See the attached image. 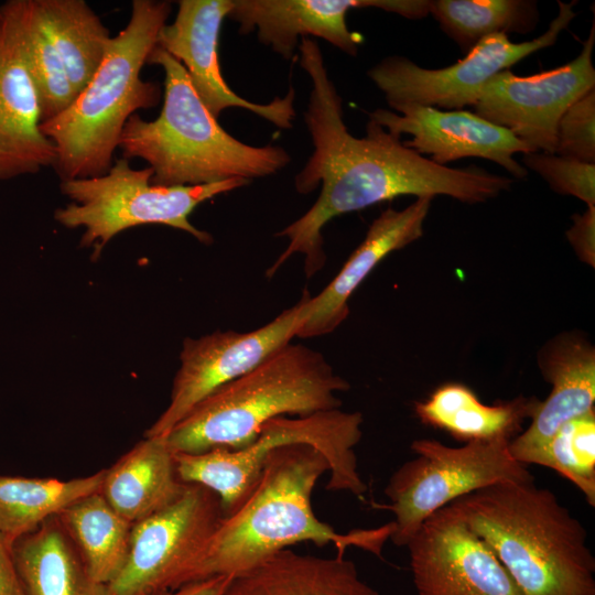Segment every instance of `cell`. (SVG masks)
Wrapping results in <instances>:
<instances>
[{
    "label": "cell",
    "mask_w": 595,
    "mask_h": 595,
    "mask_svg": "<svg viewBox=\"0 0 595 595\" xmlns=\"http://www.w3.org/2000/svg\"><path fill=\"white\" fill-rule=\"evenodd\" d=\"M224 513L208 488L188 484L162 510L132 524L127 560L109 584L113 595H158L187 584L196 555Z\"/></svg>",
    "instance_id": "9"
},
{
    "label": "cell",
    "mask_w": 595,
    "mask_h": 595,
    "mask_svg": "<svg viewBox=\"0 0 595 595\" xmlns=\"http://www.w3.org/2000/svg\"><path fill=\"white\" fill-rule=\"evenodd\" d=\"M528 464L552 468L574 484L595 506V411L564 423L531 454Z\"/></svg>",
    "instance_id": "28"
},
{
    "label": "cell",
    "mask_w": 595,
    "mask_h": 595,
    "mask_svg": "<svg viewBox=\"0 0 595 595\" xmlns=\"http://www.w3.org/2000/svg\"><path fill=\"white\" fill-rule=\"evenodd\" d=\"M418 595H522L493 550L445 506L405 545Z\"/></svg>",
    "instance_id": "12"
},
{
    "label": "cell",
    "mask_w": 595,
    "mask_h": 595,
    "mask_svg": "<svg viewBox=\"0 0 595 595\" xmlns=\"http://www.w3.org/2000/svg\"><path fill=\"white\" fill-rule=\"evenodd\" d=\"M230 575H216L158 595H220Z\"/></svg>",
    "instance_id": "33"
},
{
    "label": "cell",
    "mask_w": 595,
    "mask_h": 595,
    "mask_svg": "<svg viewBox=\"0 0 595 595\" xmlns=\"http://www.w3.org/2000/svg\"><path fill=\"white\" fill-rule=\"evenodd\" d=\"M554 153L595 163V89L573 102L560 118Z\"/></svg>",
    "instance_id": "30"
},
{
    "label": "cell",
    "mask_w": 595,
    "mask_h": 595,
    "mask_svg": "<svg viewBox=\"0 0 595 595\" xmlns=\"http://www.w3.org/2000/svg\"><path fill=\"white\" fill-rule=\"evenodd\" d=\"M430 13L465 54L489 35L530 33L540 18L532 0H436Z\"/></svg>",
    "instance_id": "26"
},
{
    "label": "cell",
    "mask_w": 595,
    "mask_h": 595,
    "mask_svg": "<svg viewBox=\"0 0 595 595\" xmlns=\"http://www.w3.org/2000/svg\"><path fill=\"white\" fill-rule=\"evenodd\" d=\"M388 110L369 112L374 120L396 137L411 136L403 144L433 162L445 165L463 158L493 161L516 178L528 170L516 159L517 153L533 152L507 129L467 110H442L416 104H402Z\"/></svg>",
    "instance_id": "15"
},
{
    "label": "cell",
    "mask_w": 595,
    "mask_h": 595,
    "mask_svg": "<svg viewBox=\"0 0 595 595\" xmlns=\"http://www.w3.org/2000/svg\"><path fill=\"white\" fill-rule=\"evenodd\" d=\"M102 476L104 469L67 480L0 475V539L12 548L77 499L99 491Z\"/></svg>",
    "instance_id": "24"
},
{
    "label": "cell",
    "mask_w": 595,
    "mask_h": 595,
    "mask_svg": "<svg viewBox=\"0 0 595 595\" xmlns=\"http://www.w3.org/2000/svg\"><path fill=\"white\" fill-rule=\"evenodd\" d=\"M56 518L90 576L109 585L127 560L132 523L122 518L99 491L77 499Z\"/></svg>",
    "instance_id": "23"
},
{
    "label": "cell",
    "mask_w": 595,
    "mask_h": 595,
    "mask_svg": "<svg viewBox=\"0 0 595 595\" xmlns=\"http://www.w3.org/2000/svg\"><path fill=\"white\" fill-rule=\"evenodd\" d=\"M523 166L539 174L556 193L572 195L595 206V163L533 151L522 156Z\"/></svg>",
    "instance_id": "29"
},
{
    "label": "cell",
    "mask_w": 595,
    "mask_h": 595,
    "mask_svg": "<svg viewBox=\"0 0 595 595\" xmlns=\"http://www.w3.org/2000/svg\"><path fill=\"white\" fill-rule=\"evenodd\" d=\"M433 197L423 196L401 210L388 208L369 226L336 277L315 296L302 295L301 325L296 336L317 337L334 332L348 316V300L376 266L390 252L418 240Z\"/></svg>",
    "instance_id": "17"
},
{
    "label": "cell",
    "mask_w": 595,
    "mask_h": 595,
    "mask_svg": "<svg viewBox=\"0 0 595 595\" xmlns=\"http://www.w3.org/2000/svg\"><path fill=\"white\" fill-rule=\"evenodd\" d=\"M300 64L312 89L304 111L313 152L295 175L298 193L309 194L322 184L312 207L277 236L288 247L267 270L272 275L294 253L304 256L307 279L325 264L322 229L333 218L360 210L401 195H446L476 204L496 198L511 188L513 180L478 166L455 169L440 165L405 147L399 137L369 119L366 134L349 133L342 98L328 77L318 43L301 37Z\"/></svg>",
    "instance_id": "1"
},
{
    "label": "cell",
    "mask_w": 595,
    "mask_h": 595,
    "mask_svg": "<svg viewBox=\"0 0 595 595\" xmlns=\"http://www.w3.org/2000/svg\"><path fill=\"white\" fill-rule=\"evenodd\" d=\"M12 3L37 94L42 125L62 113L76 94L35 0H12Z\"/></svg>",
    "instance_id": "27"
},
{
    "label": "cell",
    "mask_w": 595,
    "mask_h": 595,
    "mask_svg": "<svg viewBox=\"0 0 595 595\" xmlns=\"http://www.w3.org/2000/svg\"><path fill=\"white\" fill-rule=\"evenodd\" d=\"M152 175L151 167L133 169L121 158L102 175L62 180L61 191L73 202L56 209L55 219L67 228H85L80 244L94 247L96 253L119 232L142 225H165L210 244V234L196 228L190 215L201 203L249 182L234 177L202 185L162 186L151 182Z\"/></svg>",
    "instance_id": "6"
},
{
    "label": "cell",
    "mask_w": 595,
    "mask_h": 595,
    "mask_svg": "<svg viewBox=\"0 0 595 595\" xmlns=\"http://www.w3.org/2000/svg\"><path fill=\"white\" fill-rule=\"evenodd\" d=\"M537 399L517 397L494 405L483 403L462 383H446L428 400L414 404L415 414L424 423L468 442L511 441L530 418Z\"/></svg>",
    "instance_id": "22"
},
{
    "label": "cell",
    "mask_w": 595,
    "mask_h": 595,
    "mask_svg": "<svg viewBox=\"0 0 595 595\" xmlns=\"http://www.w3.org/2000/svg\"><path fill=\"white\" fill-rule=\"evenodd\" d=\"M188 484L176 472L175 453L164 436H144L109 468L99 493L132 524L177 500Z\"/></svg>",
    "instance_id": "20"
},
{
    "label": "cell",
    "mask_w": 595,
    "mask_h": 595,
    "mask_svg": "<svg viewBox=\"0 0 595 595\" xmlns=\"http://www.w3.org/2000/svg\"><path fill=\"white\" fill-rule=\"evenodd\" d=\"M170 13L169 1L133 0L127 25L111 37L87 86L62 113L41 125L54 144V169L62 180L107 173L128 119L158 104L160 87L143 80L141 69Z\"/></svg>",
    "instance_id": "4"
},
{
    "label": "cell",
    "mask_w": 595,
    "mask_h": 595,
    "mask_svg": "<svg viewBox=\"0 0 595 595\" xmlns=\"http://www.w3.org/2000/svg\"><path fill=\"white\" fill-rule=\"evenodd\" d=\"M25 595H113L95 581L56 517L12 545Z\"/></svg>",
    "instance_id": "21"
},
{
    "label": "cell",
    "mask_w": 595,
    "mask_h": 595,
    "mask_svg": "<svg viewBox=\"0 0 595 595\" xmlns=\"http://www.w3.org/2000/svg\"><path fill=\"white\" fill-rule=\"evenodd\" d=\"M575 1H558L559 11L540 36L513 43L506 34L478 42L464 58L436 69L424 68L404 56L382 58L368 77L383 93L390 108L402 104L462 110L474 106L484 86L498 73L527 56L552 46L576 15Z\"/></svg>",
    "instance_id": "8"
},
{
    "label": "cell",
    "mask_w": 595,
    "mask_h": 595,
    "mask_svg": "<svg viewBox=\"0 0 595 595\" xmlns=\"http://www.w3.org/2000/svg\"><path fill=\"white\" fill-rule=\"evenodd\" d=\"M302 300L266 325L250 331H217L187 338L180 355L170 402L144 436H165L199 401L263 363L296 337Z\"/></svg>",
    "instance_id": "11"
},
{
    "label": "cell",
    "mask_w": 595,
    "mask_h": 595,
    "mask_svg": "<svg viewBox=\"0 0 595 595\" xmlns=\"http://www.w3.org/2000/svg\"><path fill=\"white\" fill-rule=\"evenodd\" d=\"M0 595H25L12 548L0 539Z\"/></svg>",
    "instance_id": "32"
},
{
    "label": "cell",
    "mask_w": 595,
    "mask_h": 595,
    "mask_svg": "<svg viewBox=\"0 0 595 595\" xmlns=\"http://www.w3.org/2000/svg\"><path fill=\"white\" fill-rule=\"evenodd\" d=\"M220 595H379L355 563L281 550L229 577Z\"/></svg>",
    "instance_id": "19"
},
{
    "label": "cell",
    "mask_w": 595,
    "mask_h": 595,
    "mask_svg": "<svg viewBox=\"0 0 595 595\" xmlns=\"http://www.w3.org/2000/svg\"><path fill=\"white\" fill-rule=\"evenodd\" d=\"M508 440L451 447L433 439L414 440L416 457L402 464L383 490L389 502L376 508L393 515L390 539L405 547L423 521L457 498L500 482H533L509 453Z\"/></svg>",
    "instance_id": "7"
},
{
    "label": "cell",
    "mask_w": 595,
    "mask_h": 595,
    "mask_svg": "<svg viewBox=\"0 0 595 595\" xmlns=\"http://www.w3.org/2000/svg\"><path fill=\"white\" fill-rule=\"evenodd\" d=\"M349 388L321 353L289 343L199 401L164 437L174 453L242 448L275 418L340 408L337 393Z\"/></svg>",
    "instance_id": "5"
},
{
    "label": "cell",
    "mask_w": 595,
    "mask_h": 595,
    "mask_svg": "<svg viewBox=\"0 0 595 595\" xmlns=\"http://www.w3.org/2000/svg\"><path fill=\"white\" fill-rule=\"evenodd\" d=\"M12 0L0 4V181L54 166Z\"/></svg>",
    "instance_id": "16"
},
{
    "label": "cell",
    "mask_w": 595,
    "mask_h": 595,
    "mask_svg": "<svg viewBox=\"0 0 595 595\" xmlns=\"http://www.w3.org/2000/svg\"><path fill=\"white\" fill-rule=\"evenodd\" d=\"M147 64L164 71V101L151 121L132 115L123 127L122 158L149 163L151 182L162 186L202 185L271 175L291 162L279 145L253 147L229 134L203 104L184 66L156 46Z\"/></svg>",
    "instance_id": "3"
},
{
    "label": "cell",
    "mask_w": 595,
    "mask_h": 595,
    "mask_svg": "<svg viewBox=\"0 0 595 595\" xmlns=\"http://www.w3.org/2000/svg\"><path fill=\"white\" fill-rule=\"evenodd\" d=\"M539 364L551 392L544 401H536L529 428L508 446L512 458L523 465L564 423L594 411L595 350L586 340L573 336L553 340Z\"/></svg>",
    "instance_id": "18"
},
{
    "label": "cell",
    "mask_w": 595,
    "mask_h": 595,
    "mask_svg": "<svg viewBox=\"0 0 595 595\" xmlns=\"http://www.w3.org/2000/svg\"><path fill=\"white\" fill-rule=\"evenodd\" d=\"M595 23L582 51L571 62L534 75L502 71L484 86L473 106L475 113L502 127L532 151L554 153L555 133L565 110L595 89L593 50Z\"/></svg>",
    "instance_id": "10"
},
{
    "label": "cell",
    "mask_w": 595,
    "mask_h": 595,
    "mask_svg": "<svg viewBox=\"0 0 595 595\" xmlns=\"http://www.w3.org/2000/svg\"><path fill=\"white\" fill-rule=\"evenodd\" d=\"M377 8L408 19L430 12L426 0H232L228 13L239 33L257 31L258 40L285 60L294 55L299 37H320L356 56L363 36L346 24L350 9Z\"/></svg>",
    "instance_id": "14"
},
{
    "label": "cell",
    "mask_w": 595,
    "mask_h": 595,
    "mask_svg": "<svg viewBox=\"0 0 595 595\" xmlns=\"http://www.w3.org/2000/svg\"><path fill=\"white\" fill-rule=\"evenodd\" d=\"M76 96L101 64L109 30L84 0H35Z\"/></svg>",
    "instance_id": "25"
},
{
    "label": "cell",
    "mask_w": 595,
    "mask_h": 595,
    "mask_svg": "<svg viewBox=\"0 0 595 595\" xmlns=\"http://www.w3.org/2000/svg\"><path fill=\"white\" fill-rule=\"evenodd\" d=\"M496 554L522 595H595L583 524L533 482H500L447 505Z\"/></svg>",
    "instance_id": "2"
},
{
    "label": "cell",
    "mask_w": 595,
    "mask_h": 595,
    "mask_svg": "<svg viewBox=\"0 0 595 595\" xmlns=\"http://www.w3.org/2000/svg\"><path fill=\"white\" fill-rule=\"evenodd\" d=\"M177 7L173 23L160 30L156 46L184 66L193 88L209 112L218 119L224 110L238 107L279 129L292 128L295 117L292 86L284 97L258 104L237 95L223 77L218 55L219 34L232 0H181Z\"/></svg>",
    "instance_id": "13"
},
{
    "label": "cell",
    "mask_w": 595,
    "mask_h": 595,
    "mask_svg": "<svg viewBox=\"0 0 595 595\" xmlns=\"http://www.w3.org/2000/svg\"><path fill=\"white\" fill-rule=\"evenodd\" d=\"M573 225L567 230L569 241L582 260L594 264L595 206H588L582 215L572 217Z\"/></svg>",
    "instance_id": "31"
}]
</instances>
